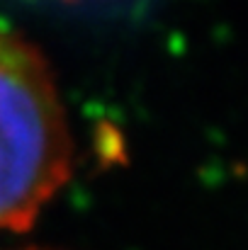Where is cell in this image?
Segmentation results:
<instances>
[{"label": "cell", "instance_id": "6da1fadb", "mask_svg": "<svg viewBox=\"0 0 248 250\" xmlns=\"http://www.w3.org/2000/svg\"><path fill=\"white\" fill-rule=\"evenodd\" d=\"M68 172L71 136L49 66L0 24V229H29Z\"/></svg>", "mask_w": 248, "mask_h": 250}]
</instances>
